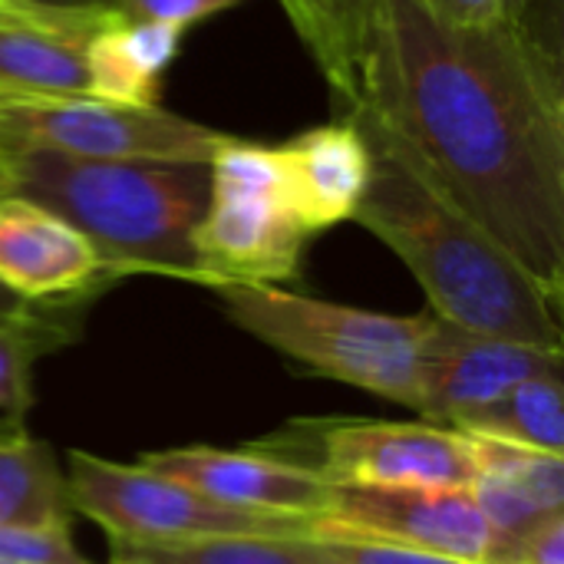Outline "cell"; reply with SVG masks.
<instances>
[{
  "mask_svg": "<svg viewBox=\"0 0 564 564\" xmlns=\"http://www.w3.org/2000/svg\"><path fill=\"white\" fill-rule=\"evenodd\" d=\"M56 304H30L23 297H17L13 291L0 288V324H20V321H33L40 314H46Z\"/></svg>",
  "mask_w": 564,
  "mask_h": 564,
  "instance_id": "4316f807",
  "label": "cell"
},
{
  "mask_svg": "<svg viewBox=\"0 0 564 564\" xmlns=\"http://www.w3.org/2000/svg\"><path fill=\"white\" fill-rule=\"evenodd\" d=\"M116 284L93 245L23 195L0 198V288L30 304H89Z\"/></svg>",
  "mask_w": 564,
  "mask_h": 564,
  "instance_id": "8fae6325",
  "label": "cell"
},
{
  "mask_svg": "<svg viewBox=\"0 0 564 564\" xmlns=\"http://www.w3.org/2000/svg\"><path fill=\"white\" fill-rule=\"evenodd\" d=\"M463 436H466V446L473 456V476L496 479L545 512H562L564 456L516 446V443L486 440V436H469V433H463Z\"/></svg>",
  "mask_w": 564,
  "mask_h": 564,
  "instance_id": "44dd1931",
  "label": "cell"
},
{
  "mask_svg": "<svg viewBox=\"0 0 564 564\" xmlns=\"http://www.w3.org/2000/svg\"><path fill=\"white\" fill-rule=\"evenodd\" d=\"M66 476L53 449L23 433L20 423L0 426V525L59 529L69 525Z\"/></svg>",
  "mask_w": 564,
  "mask_h": 564,
  "instance_id": "e0dca14e",
  "label": "cell"
},
{
  "mask_svg": "<svg viewBox=\"0 0 564 564\" xmlns=\"http://www.w3.org/2000/svg\"><path fill=\"white\" fill-rule=\"evenodd\" d=\"M182 33L185 30L169 23L129 20L122 13L109 17L86 50L89 96L126 106H159L162 79L178 53Z\"/></svg>",
  "mask_w": 564,
  "mask_h": 564,
  "instance_id": "9a60e30c",
  "label": "cell"
},
{
  "mask_svg": "<svg viewBox=\"0 0 564 564\" xmlns=\"http://www.w3.org/2000/svg\"><path fill=\"white\" fill-rule=\"evenodd\" d=\"M311 238L278 145L225 135L208 159V202L192 231L202 288L294 281Z\"/></svg>",
  "mask_w": 564,
  "mask_h": 564,
  "instance_id": "5b68a950",
  "label": "cell"
},
{
  "mask_svg": "<svg viewBox=\"0 0 564 564\" xmlns=\"http://www.w3.org/2000/svg\"><path fill=\"white\" fill-rule=\"evenodd\" d=\"M0 564H20V562H0Z\"/></svg>",
  "mask_w": 564,
  "mask_h": 564,
  "instance_id": "4dcf8cb0",
  "label": "cell"
},
{
  "mask_svg": "<svg viewBox=\"0 0 564 564\" xmlns=\"http://www.w3.org/2000/svg\"><path fill=\"white\" fill-rule=\"evenodd\" d=\"M0 155L7 192L40 202L69 221L116 281L159 274L202 284L192 231L208 202V162Z\"/></svg>",
  "mask_w": 564,
  "mask_h": 564,
  "instance_id": "3957f363",
  "label": "cell"
},
{
  "mask_svg": "<svg viewBox=\"0 0 564 564\" xmlns=\"http://www.w3.org/2000/svg\"><path fill=\"white\" fill-rule=\"evenodd\" d=\"M278 152L294 212L311 235L357 215L370 182V149L347 116L297 132Z\"/></svg>",
  "mask_w": 564,
  "mask_h": 564,
  "instance_id": "5bb4252c",
  "label": "cell"
},
{
  "mask_svg": "<svg viewBox=\"0 0 564 564\" xmlns=\"http://www.w3.org/2000/svg\"><path fill=\"white\" fill-rule=\"evenodd\" d=\"M66 466L69 509L96 522L112 545H178L215 535H311L314 519L264 516L221 506L142 463L126 466L73 449Z\"/></svg>",
  "mask_w": 564,
  "mask_h": 564,
  "instance_id": "8992f818",
  "label": "cell"
},
{
  "mask_svg": "<svg viewBox=\"0 0 564 564\" xmlns=\"http://www.w3.org/2000/svg\"><path fill=\"white\" fill-rule=\"evenodd\" d=\"M228 132L169 112L89 93L0 89V152H53L66 159L208 162Z\"/></svg>",
  "mask_w": 564,
  "mask_h": 564,
  "instance_id": "52a82bcc",
  "label": "cell"
},
{
  "mask_svg": "<svg viewBox=\"0 0 564 564\" xmlns=\"http://www.w3.org/2000/svg\"><path fill=\"white\" fill-rule=\"evenodd\" d=\"M142 466L172 476L202 496L248 509L264 516H301L317 519L327 509V482L288 463L261 446L245 449H215V446H182V449H159L139 459Z\"/></svg>",
  "mask_w": 564,
  "mask_h": 564,
  "instance_id": "7c38bea8",
  "label": "cell"
},
{
  "mask_svg": "<svg viewBox=\"0 0 564 564\" xmlns=\"http://www.w3.org/2000/svg\"><path fill=\"white\" fill-rule=\"evenodd\" d=\"M7 195V169H3V155H0V198Z\"/></svg>",
  "mask_w": 564,
  "mask_h": 564,
  "instance_id": "f546056e",
  "label": "cell"
},
{
  "mask_svg": "<svg viewBox=\"0 0 564 564\" xmlns=\"http://www.w3.org/2000/svg\"><path fill=\"white\" fill-rule=\"evenodd\" d=\"M449 430L564 456V373L522 380L492 403L459 416Z\"/></svg>",
  "mask_w": 564,
  "mask_h": 564,
  "instance_id": "ac0fdd59",
  "label": "cell"
},
{
  "mask_svg": "<svg viewBox=\"0 0 564 564\" xmlns=\"http://www.w3.org/2000/svg\"><path fill=\"white\" fill-rule=\"evenodd\" d=\"M334 89L340 112L360 99V69L380 0H281Z\"/></svg>",
  "mask_w": 564,
  "mask_h": 564,
  "instance_id": "2e32d148",
  "label": "cell"
},
{
  "mask_svg": "<svg viewBox=\"0 0 564 564\" xmlns=\"http://www.w3.org/2000/svg\"><path fill=\"white\" fill-rule=\"evenodd\" d=\"M112 564H126V562H112Z\"/></svg>",
  "mask_w": 564,
  "mask_h": 564,
  "instance_id": "1f68e13d",
  "label": "cell"
},
{
  "mask_svg": "<svg viewBox=\"0 0 564 564\" xmlns=\"http://www.w3.org/2000/svg\"><path fill=\"white\" fill-rule=\"evenodd\" d=\"M126 564H324L311 535H215L178 545H112Z\"/></svg>",
  "mask_w": 564,
  "mask_h": 564,
  "instance_id": "d6986e66",
  "label": "cell"
},
{
  "mask_svg": "<svg viewBox=\"0 0 564 564\" xmlns=\"http://www.w3.org/2000/svg\"><path fill=\"white\" fill-rule=\"evenodd\" d=\"M564 373V354L443 321L430 311L420 350V406L430 423L453 426L522 380Z\"/></svg>",
  "mask_w": 564,
  "mask_h": 564,
  "instance_id": "30bf717a",
  "label": "cell"
},
{
  "mask_svg": "<svg viewBox=\"0 0 564 564\" xmlns=\"http://www.w3.org/2000/svg\"><path fill=\"white\" fill-rule=\"evenodd\" d=\"M357 102L562 301V73L532 26H453L423 0H380Z\"/></svg>",
  "mask_w": 564,
  "mask_h": 564,
  "instance_id": "6da1fadb",
  "label": "cell"
},
{
  "mask_svg": "<svg viewBox=\"0 0 564 564\" xmlns=\"http://www.w3.org/2000/svg\"><path fill=\"white\" fill-rule=\"evenodd\" d=\"M311 529L360 535L469 564H502V545L469 486H330Z\"/></svg>",
  "mask_w": 564,
  "mask_h": 564,
  "instance_id": "9c48e42d",
  "label": "cell"
},
{
  "mask_svg": "<svg viewBox=\"0 0 564 564\" xmlns=\"http://www.w3.org/2000/svg\"><path fill=\"white\" fill-rule=\"evenodd\" d=\"M86 304H56L46 314L20 324H0V413L23 423L33 406V367L43 354L66 347L79 330Z\"/></svg>",
  "mask_w": 564,
  "mask_h": 564,
  "instance_id": "ffe728a7",
  "label": "cell"
},
{
  "mask_svg": "<svg viewBox=\"0 0 564 564\" xmlns=\"http://www.w3.org/2000/svg\"><path fill=\"white\" fill-rule=\"evenodd\" d=\"M317 473L327 486H469L473 456L459 430L420 420H294L254 443Z\"/></svg>",
  "mask_w": 564,
  "mask_h": 564,
  "instance_id": "ba28073f",
  "label": "cell"
},
{
  "mask_svg": "<svg viewBox=\"0 0 564 564\" xmlns=\"http://www.w3.org/2000/svg\"><path fill=\"white\" fill-rule=\"evenodd\" d=\"M212 291L235 327L307 373L410 410L420 406V350L430 311L397 317L281 284H218Z\"/></svg>",
  "mask_w": 564,
  "mask_h": 564,
  "instance_id": "277c9868",
  "label": "cell"
},
{
  "mask_svg": "<svg viewBox=\"0 0 564 564\" xmlns=\"http://www.w3.org/2000/svg\"><path fill=\"white\" fill-rule=\"evenodd\" d=\"M0 562L20 564H93L79 555L69 539V525L59 529H10L0 525Z\"/></svg>",
  "mask_w": 564,
  "mask_h": 564,
  "instance_id": "603a6c76",
  "label": "cell"
},
{
  "mask_svg": "<svg viewBox=\"0 0 564 564\" xmlns=\"http://www.w3.org/2000/svg\"><path fill=\"white\" fill-rule=\"evenodd\" d=\"M238 3L241 0H119V13L129 20H152L188 30L192 23H202Z\"/></svg>",
  "mask_w": 564,
  "mask_h": 564,
  "instance_id": "cb8c5ba5",
  "label": "cell"
},
{
  "mask_svg": "<svg viewBox=\"0 0 564 564\" xmlns=\"http://www.w3.org/2000/svg\"><path fill=\"white\" fill-rule=\"evenodd\" d=\"M340 116L370 149V182L354 221L410 268L430 311L469 330L564 354L562 301L420 169L393 126L367 102Z\"/></svg>",
  "mask_w": 564,
  "mask_h": 564,
  "instance_id": "7a4b0ae2",
  "label": "cell"
},
{
  "mask_svg": "<svg viewBox=\"0 0 564 564\" xmlns=\"http://www.w3.org/2000/svg\"><path fill=\"white\" fill-rule=\"evenodd\" d=\"M512 564H564V512H552L522 532Z\"/></svg>",
  "mask_w": 564,
  "mask_h": 564,
  "instance_id": "d4e9b609",
  "label": "cell"
},
{
  "mask_svg": "<svg viewBox=\"0 0 564 564\" xmlns=\"http://www.w3.org/2000/svg\"><path fill=\"white\" fill-rule=\"evenodd\" d=\"M311 539L317 542L324 564H469L430 555V552H416V549H403V545L360 539V535L324 532V529H311Z\"/></svg>",
  "mask_w": 564,
  "mask_h": 564,
  "instance_id": "7402d4cb",
  "label": "cell"
},
{
  "mask_svg": "<svg viewBox=\"0 0 564 564\" xmlns=\"http://www.w3.org/2000/svg\"><path fill=\"white\" fill-rule=\"evenodd\" d=\"M539 3H542V0H502L506 17H509L512 23H522V26L532 20V13L539 10Z\"/></svg>",
  "mask_w": 564,
  "mask_h": 564,
  "instance_id": "f1b7e54d",
  "label": "cell"
},
{
  "mask_svg": "<svg viewBox=\"0 0 564 564\" xmlns=\"http://www.w3.org/2000/svg\"><path fill=\"white\" fill-rule=\"evenodd\" d=\"M46 7H66V10H119V0H30Z\"/></svg>",
  "mask_w": 564,
  "mask_h": 564,
  "instance_id": "83f0119b",
  "label": "cell"
},
{
  "mask_svg": "<svg viewBox=\"0 0 564 564\" xmlns=\"http://www.w3.org/2000/svg\"><path fill=\"white\" fill-rule=\"evenodd\" d=\"M423 3L453 26H489L506 20L502 0H423Z\"/></svg>",
  "mask_w": 564,
  "mask_h": 564,
  "instance_id": "484cf974",
  "label": "cell"
},
{
  "mask_svg": "<svg viewBox=\"0 0 564 564\" xmlns=\"http://www.w3.org/2000/svg\"><path fill=\"white\" fill-rule=\"evenodd\" d=\"M116 13L0 0V89L89 93L86 50L93 33Z\"/></svg>",
  "mask_w": 564,
  "mask_h": 564,
  "instance_id": "4fadbf2b",
  "label": "cell"
}]
</instances>
